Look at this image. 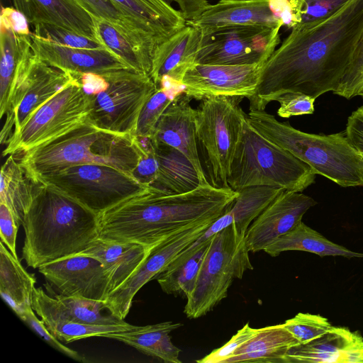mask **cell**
I'll return each instance as SVG.
<instances>
[{
  "instance_id": "obj_1",
  "label": "cell",
  "mask_w": 363,
  "mask_h": 363,
  "mask_svg": "<svg viewBox=\"0 0 363 363\" xmlns=\"http://www.w3.org/2000/svg\"><path fill=\"white\" fill-rule=\"evenodd\" d=\"M363 35V0H350L330 16L295 26L264 63L250 111H264L286 92L316 99L334 92Z\"/></svg>"
},
{
  "instance_id": "obj_2",
  "label": "cell",
  "mask_w": 363,
  "mask_h": 363,
  "mask_svg": "<svg viewBox=\"0 0 363 363\" xmlns=\"http://www.w3.org/2000/svg\"><path fill=\"white\" fill-rule=\"evenodd\" d=\"M238 195L209 184L178 194L148 186L99 214V238L152 248L189 225L217 219Z\"/></svg>"
},
{
  "instance_id": "obj_3",
  "label": "cell",
  "mask_w": 363,
  "mask_h": 363,
  "mask_svg": "<svg viewBox=\"0 0 363 363\" xmlns=\"http://www.w3.org/2000/svg\"><path fill=\"white\" fill-rule=\"evenodd\" d=\"M98 214L53 187L39 183L26 213L22 258L38 269L86 250L99 238Z\"/></svg>"
},
{
  "instance_id": "obj_4",
  "label": "cell",
  "mask_w": 363,
  "mask_h": 363,
  "mask_svg": "<svg viewBox=\"0 0 363 363\" xmlns=\"http://www.w3.org/2000/svg\"><path fill=\"white\" fill-rule=\"evenodd\" d=\"M21 155L19 161L36 183L42 176L88 164L108 165L131 174L139 160L133 136L105 131L89 122Z\"/></svg>"
},
{
  "instance_id": "obj_5",
  "label": "cell",
  "mask_w": 363,
  "mask_h": 363,
  "mask_svg": "<svg viewBox=\"0 0 363 363\" xmlns=\"http://www.w3.org/2000/svg\"><path fill=\"white\" fill-rule=\"evenodd\" d=\"M250 124L267 139L287 150L342 187L363 186V158L345 134L316 135L298 130L264 111H250Z\"/></svg>"
},
{
  "instance_id": "obj_6",
  "label": "cell",
  "mask_w": 363,
  "mask_h": 363,
  "mask_svg": "<svg viewBox=\"0 0 363 363\" xmlns=\"http://www.w3.org/2000/svg\"><path fill=\"white\" fill-rule=\"evenodd\" d=\"M315 174L306 163L260 134L246 115L230 167V189L269 186L302 192L315 182Z\"/></svg>"
},
{
  "instance_id": "obj_7",
  "label": "cell",
  "mask_w": 363,
  "mask_h": 363,
  "mask_svg": "<svg viewBox=\"0 0 363 363\" xmlns=\"http://www.w3.org/2000/svg\"><path fill=\"white\" fill-rule=\"evenodd\" d=\"M242 96H212L196 108V136L207 182L216 188L230 189V167L246 113Z\"/></svg>"
},
{
  "instance_id": "obj_8",
  "label": "cell",
  "mask_w": 363,
  "mask_h": 363,
  "mask_svg": "<svg viewBox=\"0 0 363 363\" xmlns=\"http://www.w3.org/2000/svg\"><path fill=\"white\" fill-rule=\"evenodd\" d=\"M245 237L238 235L233 225L215 234L202 263L194 288L186 298L184 313L198 318L228 295L235 279L253 269Z\"/></svg>"
},
{
  "instance_id": "obj_9",
  "label": "cell",
  "mask_w": 363,
  "mask_h": 363,
  "mask_svg": "<svg viewBox=\"0 0 363 363\" xmlns=\"http://www.w3.org/2000/svg\"><path fill=\"white\" fill-rule=\"evenodd\" d=\"M102 74L107 85L89 96L88 122L105 131L133 136L142 108L157 91V85L150 75L131 68Z\"/></svg>"
},
{
  "instance_id": "obj_10",
  "label": "cell",
  "mask_w": 363,
  "mask_h": 363,
  "mask_svg": "<svg viewBox=\"0 0 363 363\" xmlns=\"http://www.w3.org/2000/svg\"><path fill=\"white\" fill-rule=\"evenodd\" d=\"M96 214L106 211L148 186L117 168L96 164L72 166L39 177Z\"/></svg>"
},
{
  "instance_id": "obj_11",
  "label": "cell",
  "mask_w": 363,
  "mask_h": 363,
  "mask_svg": "<svg viewBox=\"0 0 363 363\" xmlns=\"http://www.w3.org/2000/svg\"><path fill=\"white\" fill-rule=\"evenodd\" d=\"M90 100L77 80L40 107L11 138L3 156L22 155L88 123Z\"/></svg>"
},
{
  "instance_id": "obj_12",
  "label": "cell",
  "mask_w": 363,
  "mask_h": 363,
  "mask_svg": "<svg viewBox=\"0 0 363 363\" xmlns=\"http://www.w3.org/2000/svg\"><path fill=\"white\" fill-rule=\"evenodd\" d=\"M74 80L69 72L39 59L30 40L25 49L19 83L0 133L1 143L7 145L40 107Z\"/></svg>"
},
{
  "instance_id": "obj_13",
  "label": "cell",
  "mask_w": 363,
  "mask_h": 363,
  "mask_svg": "<svg viewBox=\"0 0 363 363\" xmlns=\"http://www.w3.org/2000/svg\"><path fill=\"white\" fill-rule=\"evenodd\" d=\"M281 27L233 26L202 36L196 63L245 65L264 63L280 44Z\"/></svg>"
},
{
  "instance_id": "obj_14",
  "label": "cell",
  "mask_w": 363,
  "mask_h": 363,
  "mask_svg": "<svg viewBox=\"0 0 363 363\" xmlns=\"http://www.w3.org/2000/svg\"><path fill=\"white\" fill-rule=\"evenodd\" d=\"M216 220L194 223L152 247L145 260L128 279L108 295L105 301L106 308L117 317L125 320L138 291L145 284L156 279L184 248L196 240Z\"/></svg>"
},
{
  "instance_id": "obj_15",
  "label": "cell",
  "mask_w": 363,
  "mask_h": 363,
  "mask_svg": "<svg viewBox=\"0 0 363 363\" xmlns=\"http://www.w3.org/2000/svg\"><path fill=\"white\" fill-rule=\"evenodd\" d=\"M264 63L245 65L195 63L185 72L182 84L191 99L225 96L251 97Z\"/></svg>"
},
{
  "instance_id": "obj_16",
  "label": "cell",
  "mask_w": 363,
  "mask_h": 363,
  "mask_svg": "<svg viewBox=\"0 0 363 363\" xmlns=\"http://www.w3.org/2000/svg\"><path fill=\"white\" fill-rule=\"evenodd\" d=\"M38 272L60 295L105 301L109 294L102 264L90 256H67L40 266Z\"/></svg>"
},
{
  "instance_id": "obj_17",
  "label": "cell",
  "mask_w": 363,
  "mask_h": 363,
  "mask_svg": "<svg viewBox=\"0 0 363 363\" xmlns=\"http://www.w3.org/2000/svg\"><path fill=\"white\" fill-rule=\"evenodd\" d=\"M317 204L301 192L284 190L252 221L245 237L247 250H264L302 221L306 211Z\"/></svg>"
},
{
  "instance_id": "obj_18",
  "label": "cell",
  "mask_w": 363,
  "mask_h": 363,
  "mask_svg": "<svg viewBox=\"0 0 363 363\" xmlns=\"http://www.w3.org/2000/svg\"><path fill=\"white\" fill-rule=\"evenodd\" d=\"M184 91L162 114L152 138L180 152L193 166L199 183L208 184L200 160L196 136V110Z\"/></svg>"
},
{
  "instance_id": "obj_19",
  "label": "cell",
  "mask_w": 363,
  "mask_h": 363,
  "mask_svg": "<svg viewBox=\"0 0 363 363\" xmlns=\"http://www.w3.org/2000/svg\"><path fill=\"white\" fill-rule=\"evenodd\" d=\"M286 363H363V337L357 331L332 326L325 333L291 347Z\"/></svg>"
},
{
  "instance_id": "obj_20",
  "label": "cell",
  "mask_w": 363,
  "mask_h": 363,
  "mask_svg": "<svg viewBox=\"0 0 363 363\" xmlns=\"http://www.w3.org/2000/svg\"><path fill=\"white\" fill-rule=\"evenodd\" d=\"M186 23L197 28L202 36L233 26L282 27L268 0L223 1L210 5L198 18Z\"/></svg>"
},
{
  "instance_id": "obj_21",
  "label": "cell",
  "mask_w": 363,
  "mask_h": 363,
  "mask_svg": "<svg viewBox=\"0 0 363 363\" xmlns=\"http://www.w3.org/2000/svg\"><path fill=\"white\" fill-rule=\"evenodd\" d=\"M32 48L36 56L48 64L71 73L104 74L130 68L107 49H79L59 45L31 33ZM132 69V68H131Z\"/></svg>"
},
{
  "instance_id": "obj_22",
  "label": "cell",
  "mask_w": 363,
  "mask_h": 363,
  "mask_svg": "<svg viewBox=\"0 0 363 363\" xmlns=\"http://www.w3.org/2000/svg\"><path fill=\"white\" fill-rule=\"evenodd\" d=\"M201 41L200 30L186 23L157 45L150 72L157 86L163 77L182 84L185 72L196 63Z\"/></svg>"
},
{
  "instance_id": "obj_23",
  "label": "cell",
  "mask_w": 363,
  "mask_h": 363,
  "mask_svg": "<svg viewBox=\"0 0 363 363\" xmlns=\"http://www.w3.org/2000/svg\"><path fill=\"white\" fill-rule=\"evenodd\" d=\"M12 1L14 7L26 16L33 26L52 25L99 42L93 16L75 0Z\"/></svg>"
},
{
  "instance_id": "obj_24",
  "label": "cell",
  "mask_w": 363,
  "mask_h": 363,
  "mask_svg": "<svg viewBox=\"0 0 363 363\" xmlns=\"http://www.w3.org/2000/svg\"><path fill=\"white\" fill-rule=\"evenodd\" d=\"M92 16L109 23L130 43L143 70L149 74L157 45L163 41L155 32L125 13L111 0H75Z\"/></svg>"
},
{
  "instance_id": "obj_25",
  "label": "cell",
  "mask_w": 363,
  "mask_h": 363,
  "mask_svg": "<svg viewBox=\"0 0 363 363\" xmlns=\"http://www.w3.org/2000/svg\"><path fill=\"white\" fill-rule=\"evenodd\" d=\"M150 249L135 242H115L98 238L79 254L92 257L102 264L108 277L110 294L136 271Z\"/></svg>"
},
{
  "instance_id": "obj_26",
  "label": "cell",
  "mask_w": 363,
  "mask_h": 363,
  "mask_svg": "<svg viewBox=\"0 0 363 363\" xmlns=\"http://www.w3.org/2000/svg\"><path fill=\"white\" fill-rule=\"evenodd\" d=\"M180 326L179 323L167 321L145 326L135 325L128 330L106 333L100 337L117 340L165 363H182L181 350L172 343L169 335Z\"/></svg>"
},
{
  "instance_id": "obj_27",
  "label": "cell",
  "mask_w": 363,
  "mask_h": 363,
  "mask_svg": "<svg viewBox=\"0 0 363 363\" xmlns=\"http://www.w3.org/2000/svg\"><path fill=\"white\" fill-rule=\"evenodd\" d=\"M298 344L283 323L259 328L225 363H286L288 351Z\"/></svg>"
},
{
  "instance_id": "obj_28",
  "label": "cell",
  "mask_w": 363,
  "mask_h": 363,
  "mask_svg": "<svg viewBox=\"0 0 363 363\" xmlns=\"http://www.w3.org/2000/svg\"><path fill=\"white\" fill-rule=\"evenodd\" d=\"M211 240L203 242L195 240L156 277L164 293L186 298L189 296L194 288Z\"/></svg>"
},
{
  "instance_id": "obj_29",
  "label": "cell",
  "mask_w": 363,
  "mask_h": 363,
  "mask_svg": "<svg viewBox=\"0 0 363 363\" xmlns=\"http://www.w3.org/2000/svg\"><path fill=\"white\" fill-rule=\"evenodd\" d=\"M35 283V275L29 274L1 241L0 293L18 316L32 308Z\"/></svg>"
},
{
  "instance_id": "obj_30",
  "label": "cell",
  "mask_w": 363,
  "mask_h": 363,
  "mask_svg": "<svg viewBox=\"0 0 363 363\" xmlns=\"http://www.w3.org/2000/svg\"><path fill=\"white\" fill-rule=\"evenodd\" d=\"M0 203H5L21 225L39 183L35 182L14 155H10L1 169Z\"/></svg>"
},
{
  "instance_id": "obj_31",
  "label": "cell",
  "mask_w": 363,
  "mask_h": 363,
  "mask_svg": "<svg viewBox=\"0 0 363 363\" xmlns=\"http://www.w3.org/2000/svg\"><path fill=\"white\" fill-rule=\"evenodd\" d=\"M291 250L305 251L320 257H363L362 253L351 251L330 241L302 221L264 250L272 257H277L281 252Z\"/></svg>"
},
{
  "instance_id": "obj_32",
  "label": "cell",
  "mask_w": 363,
  "mask_h": 363,
  "mask_svg": "<svg viewBox=\"0 0 363 363\" xmlns=\"http://www.w3.org/2000/svg\"><path fill=\"white\" fill-rule=\"evenodd\" d=\"M125 13L154 31L163 40L184 26L179 10L164 0H111Z\"/></svg>"
},
{
  "instance_id": "obj_33",
  "label": "cell",
  "mask_w": 363,
  "mask_h": 363,
  "mask_svg": "<svg viewBox=\"0 0 363 363\" xmlns=\"http://www.w3.org/2000/svg\"><path fill=\"white\" fill-rule=\"evenodd\" d=\"M26 36L0 26V116L6 114L19 83L23 66V45Z\"/></svg>"
},
{
  "instance_id": "obj_34",
  "label": "cell",
  "mask_w": 363,
  "mask_h": 363,
  "mask_svg": "<svg viewBox=\"0 0 363 363\" xmlns=\"http://www.w3.org/2000/svg\"><path fill=\"white\" fill-rule=\"evenodd\" d=\"M152 140L158 162V177L153 186L178 194L190 191L200 184L193 166L180 152Z\"/></svg>"
},
{
  "instance_id": "obj_35",
  "label": "cell",
  "mask_w": 363,
  "mask_h": 363,
  "mask_svg": "<svg viewBox=\"0 0 363 363\" xmlns=\"http://www.w3.org/2000/svg\"><path fill=\"white\" fill-rule=\"evenodd\" d=\"M284 191L269 186H248L238 191L228 210L238 235L245 237L252 221Z\"/></svg>"
},
{
  "instance_id": "obj_36",
  "label": "cell",
  "mask_w": 363,
  "mask_h": 363,
  "mask_svg": "<svg viewBox=\"0 0 363 363\" xmlns=\"http://www.w3.org/2000/svg\"><path fill=\"white\" fill-rule=\"evenodd\" d=\"M49 331L60 341L69 343L89 337H100L103 334L133 329L135 325H88L67 320H42Z\"/></svg>"
},
{
  "instance_id": "obj_37",
  "label": "cell",
  "mask_w": 363,
  "mask_h": 363,
  "mask_svg": "<svg viewBox=\"0 0 363 363\" xmlns=\"http://www.w3.org/2000/svg\"><path fill=\"white\" fill-rule=\"evenodd\" d=\"M93 18L99 42L116 54L129 67L144 72L136 52L118 31L105 20L94 16Z\"/></svg>"
},
{
  "instance_id": "obj_38",
  "label": "cell",
  "mask_w": 363,
  "mask_h": 363,
  "mask_svg": "<svg viewBox=\"0 0 363 363\" xmlns=\"http://www.w3.org/2000/svg\"><path fill=\"white\" fill-rule=\"evenodd\" d=\"M175 96L170 91L158 88L143 107L134 135L152 138L162 114Z\"/></svg>"
},
{
  "instance_id": "obj_39",
  "label": "cell",
  "mask_w": 363,
  "mask_h": 363,
  "mask_svg": "<svg viewBox=\"0 0 363 363\" xmlns=\"http://www.w3.org/2000/svg\"><path fill=\"white\" fill-rule=\"evenodd\" d=\"M283 325L299 344L307 343L320 337L333 326L326 318L308 313H298Z\"/></svg>"
},
{
  "instance_id": "obj_40",
  "label": "cell",
  "mask_w": 363,
  "mask_h": 363,
  "mask_svg": "<svg viewBox=\"0 0 363 363\" xmlns=\"http://www.w3.org/2000/svg\"><path fill=\"white\" fill-rule=\"evenodd\" d=\"M33 27L35 35L59 45L79 49H107L97 40L69 29L48 24Z\"/></svg>"
},
{
  "instance_id": "obj_41",
  "label": "cell",
  "mask_w": 363,
  "mask_h": 363,
  "mask_svg": "<svg viewBox=\"0 0 363 363\" xmlns=\"http://www.w3.org/2000/svg\"><path fill=\"white\" fill-rule=\"evenodd\" d=\"M134 145L139 155L137 167L131 175L146 186H152L158 177V162L151 138L133 135Z\"/></svg>"
},
{
  "instance_id": "obj_42",
  "label": "cell",
  "mask_w": 363,
  "mask_h": 363,
  "mask_svg": "<svg viewBox=\"0 0 363 363\" xmlns=\"http://www.w3.org/2000/svg\"><path fill=\"white\" fill-rule=\"evenodd\" d=\"M333 93L347 99L357 96L363 99V35L357 45L339 86Z\"/></svg>"
},
{
  "instance_id": "obj_43",
  "label": "cell",
  "mask_w": 363,
  "mask_h": 363,
  "mask_svg": "<svg viewBox=\"0 0 363 363\" xmlns=\"http://www.w3.org/2000/svg\"><path fill=\"white\" fill-rule=\"evenodd\" d=\"M350 1L303 0L301 21L296 26H306L326 18L341 9Z\"/></svg>"
},
{
  "instance_id": "obj_44",
  "label": "cell",
  "mask_w": 363,
  "mask_h": 363,
  "mask_svg": "<svg viewBox=\"0 0 363 363\" xmlns=\"http://www.w3.org/2000/svg\"><path fill=\"white\" fill-rule=\"evenodd\" d=\"M315 99L298 92H286L278 96L275 101L280 106L277 114L281 118L312 114Z\"/></svg>"
},
{
  "instance_id": "obj_45",
  "label": "cell",
  "mask_w": 363,
  "mask_h": 363,
  "mask_svg": "<svg viewBox=\"0 0 363 363\" xmlns=\"http://www.w3.org/2000/svg\"><path fill=\"white\" fill-rule=\"evenodd\" d=\"M259 328H252L248 323L240 329L223 346L213 350L202 359H197L199 363H225L241 345L250 340Z\"/></svg>"
},
{
  "instance_id": "obj_46",
  "label": "cell",
  "mask_w": 363,
  "mask_h": 363,
  "mask_svg": "<svg viewBox=\"0 0 363 363\" xmlns=\"http://www.w3.org/2000/svg\"><path fill=\"white\" fill-rule=\"evenodd\" d=\"M18 317L53 348L74 360L84 361V358L81 354L75 350L65 346L49 331L43 321L36 317L33 308L27 309Z\"/></svg>"
},
{
  "instance_id": "obj_47",
  "label": "cell",
  "mask_w": 363,
  "mask_h": 363,
  "mask_svg": "<svg viewBox=\"0 0 363 363\" xmlns=\"http://www.w3.org/2000/svg\"><path fill=\"white\" fill-rule=\"evenodd\" d=\"M271 10L283 26L292 29L301 21L303 0H268Z\"/></svg>"
},
{
  "instance_id": "obj_48",
  "label": "cell",
  "mask_w": 363,
  "mask_h": 363,
  "mask_svg": "<svg viewBox=\"0 0 363 363\" xmlns=\"http://www.w3.org/2000/svg\"><path fill=\"white\" fill-rule=\"evenodd\" d=\"M21 225L16 220L10 208L0 203V229L1 242L12 255L18 258L16 252V237Z\"/></svg>"
},
{
  "instance_id": "obj_49",
  "label": "cell",
  "mask_w": 363,
  "mask_h": 363,
  "mask_svg": "<svg viewBox=\"0 0 363 363\" xmlns=\"http://www.w3.org/2000/svg\"><path fill=\"white\" fill-rule=\"evenodd\" d=\"M345 134L350 144L363 158V106L349 116Z\"/></svg>"
},
{
  "instance_id": "obj_50",
  "label": "cell",
  "mask_w": 363,
  "mask_h": 363,
  "mask_svg": "<svg viewBox=\"0 0 363 363\" xmlns=\"http://www.w3.org/2000/svg\"><path fill=\"white\" fill-rule=\"evenodd\" d=\"M28 21L26 16L15 7H2L1 24L21 35H30Z\"/></svg>"
},
{
  "instance_id": "obj_51",
  "label": "cell",
  "mask_w": 363,
  "mask_h": 363,
  "mask_svg": "<svg viewBox=\"0 0 363 363\" xmlns=\"http://www.w3.org/2000/svg\"><path fill=\"white\" fill-rule=\"evenodd\" d=\"M186 21L198 18L211 5L208 0H174Z\"/></svg>"
},
{
  "instance_id": "obj_52",
  "label": "cell",
  "mask_w": 363,
  "mask_h": 363,
  "mask_svg": "<svg viewBox=\"0 0 363 363\" xmlns=\"http://www.w3.org/2000/svg\"><path fill=\"white\" fill-rule=\"evenodd\" d=\"M164 1H166L168 4L172 6V3L174 2V0H164Z\"/></svg>"
},
{
  "instance_id": "obj_53",
  "label": "cell",
  "mask_w": 363,
  "mask_h": 363,
  "mask_svg": "<svg viewBox=\"0 0 363 363\" xmlns=\"http://www.w3.org/2000/svg\"><path fill=\"white\" fill-rule=\"evenodd\" d=\"M223 1H245V0H223Z\"/></svg>"
}]
</instances>
